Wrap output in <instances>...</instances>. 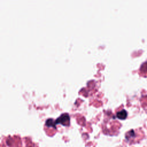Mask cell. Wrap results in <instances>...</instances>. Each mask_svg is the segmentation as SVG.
Returning a JSON list of instances; mask_svg holds the SVG:
<instances>
[{
    "label": "cell",
    "instance_id": "1",
    "mask_svg": "<svg viewBox=\"0 0 147 147\" xmlns=\"http://www.w3.org/2000/svg\"><path fill=\"white\" fill-rule=\"evenodd\" d=\"M70 117L68 113H63L61 114V116H59L56 120V124H62L64 126H68L70 124Z\"/></svg>",
    "mask_w": 147,
    "mask_h": 147
},
{
    "label": "cell",
    "instance_id": "2",
    "mask_svg": "<svg viewBox=\"0 0 147 147\" xmlns=\"http://www.w3.org/2000/svg\"><path fill=\"white\" fill-rule=\"evenodd\" d=\"M116 116L118 119H119L120 120H125L128 116L127 111L124 109H122V110L117 112Z\"/></svg>",
    "mask_w": 147,
    "mask_h": 147
},
{
    "label": "cell",
    "instance_id": "3",
    "mask_svg": "<svg viewBox=\"0 0 147 147\" xmlns=\"http://www.w3.org/2000/svg\"><path fill=\"white\" fill-rule=\"evenodd\" d=\"M56 121H54L52 119H49L45 121V125L48 127H52L56 129Z\"/></svg>",
    "mask_w": 147,
    "mask_h": 147
}]
</instances>
